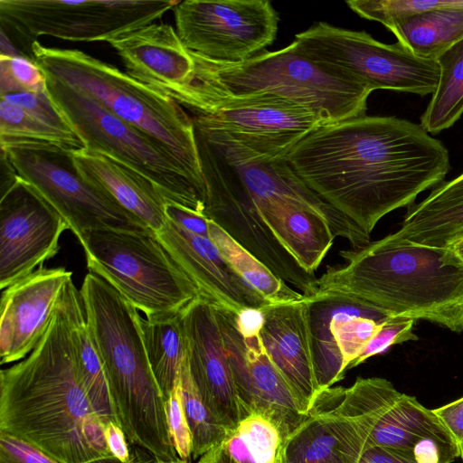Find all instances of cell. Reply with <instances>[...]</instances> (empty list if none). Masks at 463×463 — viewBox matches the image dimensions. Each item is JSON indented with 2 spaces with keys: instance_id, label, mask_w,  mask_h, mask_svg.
I'll return each instance as SVG.
<instances>
[{
  "instance_id": "39",
  "label": "cell",
  "mask_w": 463,
  "mask_h": 463,
  "mask_svg": "<svg viewBox=\"0 0 463 463\" xmlns=\"http://www.w3.org/2000/svg\"><path fill=\"white\" fill-rule=\"evenodd\" d=\"M432 411L449 434L458 458L463 460V397Z\"/></svg>"
},
{
  "instance_id": "8",
  "label": "cell",
  "mask_w": 463,
  "mask_h": 463,
  "mask_svg": "<svg viewBox=\"0 0 463 463\" xmlns=\"http://www.w3.org/2000/svg\"><path fill=\"white\" fill-rule=\"evenodd\" d=\"M47 77V91L86 149L128 166L153 183L167 202L203 214V198L168 151L84 92Z\"/></svg>"
},
{
  "instance_id": "16",
  "label": "cell",
  "mask_w": 463,
  "mask_h": 463,
  "mask_svg": "<svg viewBox=\"0 0 463 463\" xmlns=\"http://www.w3.org/2000/svg\"><path fill=\"white\" fill-rule=\"evenodd\" d=\"M64 218L19 175L0 197V288L30 275L59 251Z\"/></svg>"
},
{
  "instance_id": "40",
  "label": "cell",
  "mask_w": 463,
  "mask_h": 463,
  "mask_svg": "<svg viewBox=\"0 0 463 463\" xmlns=\"http://www.w3.org/2000/svg\"><path fill=\"white\" fill-rule=\"evenodd\" d=\"M165 214L168 220L184 230L209 238V219L203 214L169 202L165 205Z\"/></svg>"
},
{
  "instance_id": "46",
  "label": "cell",
  "mask_w": 463,
  "mask_h": 463,
  "mask_svg": "<svg viewBox=\"0 0 463 463\" xmlns=\"http://www.w3.org/2000/svg\"><path fill=\"white\" fill-rule=\"evenodd\" d=\"M150 463H191V462L183 460L180 458H177L173 460H165V459H161V458H153V460Z\"/></svg>"
},
{
  "instance_id": "10",
  "label": "cell",
  "mask_w": 463,
  "mask_h": 463,
  "mask_svg": "<svg viewBox=\"0 0 463 463\" xmlns=\"http://www.w3.org/2000/svg\"><path fill=\"white\" fill-rule=\"evenodd\" d=\"M176 0H0L2 31L20 43L32 59L40 35L72 42H109L153 24Z\"/></svg>"
},
{
  "instance_id": "34",
  "label": "cell",
  "mask_w": 463,
  "mask_h": 463,
  "mask_svg": "<svg viewBox=\"0 0 463 463\" xmlns=\"http://www.w3.org/2000/svg\"><path fill=\"white\" fill-rule=\"evenodd\" d=\"M46 90L47 77L33 60L23 55H0V96Z\"/></svg>"
},
{
  "instance_id": "36",
  "label": "cell",
  "mask_w": 463,
  "mask_h": 463,
  "mask_svg": "<svg viewBox=\"0 0 463 463\" xmlns=\"http://www.w3.org/2000/svg\"><path fill=\"white\" fill-rule=\"evenodd\" d=\"M415 321L402 317H390L362 354L348 365L347 370L359 365L373 355L387 351L393 345L417 341L419 337L413 332Z\"/></svg>"
},
{
  "instance_id": "31",
  "label": "cell",
  "mask_w": 463,
  "mask_h": 463,
  "mask_svg": "<svg viewBox=\"0 0 463 463\" xmlns=\"http://www.w3.org/2000/svg\"><path fill=\"white\" fill-rule=\"evenodd\" d=\"M279 429L259 414H250L231 431L222 446L237 463H280Z\"/></svg>"
},
{
  "instance_id": "32",
  "label": "cell",
  "mask_w": 463,
  "mask_h": 463,
  "mask_svg": "<svg viewBox=\"0 0 463 463\" xmlns=\"http://www.w3.org/2000/svg\"><path fill=\"white\" fill-rule=\"evenodd\" d=\"M179 384L192 435V458H200L220 446L227 438L229 431L215 419L203 402L192 378L186 354L179 373Z\"/></svg>"
},
{
  "instance_id": "9",
  "label": "cell",
  "mask_w": 463,
  "mask_h": 463,
  "mask_svg": "<svg viewBox=\"0 0 463 463\" xmlns=\"http://www.w3.org/2000/svg\"><path fill=\"white\" fill-rule=\"evenodd\" d=\"M299 53L333 74L371 92L392 90L432 94L439 79L436 60L420 57L401 43H383L364 31L319 22L297 33Z\"/></svg>"
},
{
  "instance_id": "6",
  "label": "cell",
  "mask_w": 463,
  "mask_h": 463,
  "mask_svg": "<svg viewBox=\"0 0 463 463\" xmlns=\"http://www.w3.org/2000/svg\"><path fill=\"white\" fill-rule=\"evenodd\" d=\"M191 82L233 97H272L318 114L326 124L365 116L371 91L299 53L292 42L239 62L216 61L191 51Z\"/></svg>"
},
{
  "instance_id": "13",
  "label": "cell",
  "mask_w": 463,
  "mask_h": 463,
  "mask_svg": "<svg viewBox=\"0 0 463 463\" xmlns=\"http://www.w3.org/2000/svg\"><path fill=\"white\" fill-rule=\"evenodd\" d=\"M382 380L358 377L348 388L319 392L282 441L280 463H358L376 418Z\"/></svg>"
},
{
  "instance_id": "37",
  "label": "cell",
  "mask_w": 463,
  "mask_h": 463,
  "mask_svg": "<svg viewBox=\"0 0 463 463\" xmlns=\"http://www.w3.org/2000/svg\"><path fill=\"white\" fill-rule=\"evenodd\" d=\"M165 411L175 452L178 458L190 462L192 458V435L183 406L179 377L174 390L165 400Z\"/></svg>"
},
{
  "instance_id": "12",
  "label": "cell",
  "mask_w": 463,
  "mask_h": 463,
  "mask_svg": "<svg viewBox=\"0 0 463 463\" xmlns=\"http://www.w3.org/2000/svg\"><path fill=\"white\" fill-rule=\"evenodd\" d=\"M170 99L194 114L195 125L285 156L324 119L314 111L272 97H233L190 82Z\"/></svg>"
},
{
  "instance_id": "26",
  "label": "cell",
  "mask_w": 463,
  "mask_h": 463,
  "mask_svg": "<svg viewBox=\"0 0 463 463\" xmlns=\"http://www.w3.org/2000/svg\"><path fill=\"white\" fill-rule=\"evenodd\" d=\"M71 342L80 383L95 412L106 425L117 421L101 359L90 332L80 291L72 279L66 286Z\"/></svg>"
},
{
  "instance_id": "24",
  "label": "cell",
  "mask_w": 463,
  "mask_h": 463,
  "mask_svg": "<svg viewBox=\"0 0 463 463\" xmlns=\"http://www.w3.org/2000/svg\"><path fill=\"white\" fill-rule=\"evenodd\" d=\"M260 213L298 265L315 275L335 237L327 219L318 211L286 198L271 201Z\"/></svg>"
},
{
  "instance_id": "44",
  "label": "cell",
  "mask_w": 463,
  "mask_h": 463,
  "mask_svg": "<svg viewBox=\"0 0 463 463\" xmlns=\"http://www.w3.org/2000/svg\"><path fill=\"white\" fill-rule=\"evenodd\" d=\"M197 463H237L223 449L222 444L202 456Z\"/></svg>"
},
{
  "instance_id": "29",
  "label": "cell",
  "mask_w": 463,
  "mask_h": 463,
  "mask_svg": "<svg viewBox=\"0 0 463 463\" xmlns=\"http://www.w3.org/2000/svg\"><path fill=\"white\" fill-rule=\"evenodd\" d=\"M439 68L438 85L420 117V127L439 134L453 126L463 114V40L436 59Z\"/></svg>"
},
{
  "instance_id": "30",
  "label": "cell",
  "mask_w": 463,
  "mask_h": 463,
  "mask_svg": "<svg viewBox=\"0 0 463 463\" xmlns=\"http://www.w3.org/2000/svg\"><path fill=\"white\" fill-rule=\"evenodd\" d=\"M307 301L309 302L314 372L321 392L341 381L345 373L343 357L330 327L341 298L326 297Z\"/></svg>"
},
{
  "instance_id": "23",
  "label": "cell",
  "mask_w": 463,
  "mask_h": 463,
  "mask_svg": "<svg viewBox=\"0 0 463 463\" xmlns=\"http://www.w3.org/2000/svg\"><path fill=\"white\" fill-rule=\"evenodd\" d=\"M463 234V173L407 207L400 228L383 239L445 249Z\"/></svg>"
},
{
  "instance_id": "1",
  "label": "cell",
  "mask_w": 463,
  "mask_h": 463,
  "mask_svg": "<svg viewBox=\"0 0 463 463\" xmlns=\"http://www.w3.org/2000/svg\"><path fill=\"white\" fill-rule=\"evenodd\" d=\"M285 159L311 191L368 236L383 216L444 182L450 168L446 146L420 125L366 115L318 127Z\"/></svg>"
},
{
  "instance_id": "19",
  "label": "cell",
  "mask_w": 463,
  "mask_h": 463,
  "mask_svg": "<svg viewBox=\"0 0 463 463\" xmlns=\"http://www.w3.org/2000/svg\"><path fill=\"white\" fill-rule=\"evenodd\" d=\"M156 234L200 296L235 315L244 307L272 305L235 272L210 238L192 233L168 219Z\"/></svg>"
},
{
  "instance_id": "47",
  "label": "cell",
  "mask_w": 463,
  "mask_h": 463,
  "mask_svg": "<svg viewBox=\"0 0 463 463\" xmlns=\"http://www.w3.org/2000/svg\"><path fill=\"white\" fill-rule=\"evenodd\" d=\"M92 463H120L119 461H118L116 458H114L113 457H110V458H102V459H99V460H97V461H94Z\"/></svg>"
},
{
  "instance_id": "25",
  "label": "cell",
  "mask_w": 463,
  "mask_h": 463,
  "mask_svg": "<svg viewBox=\"0 0 463 463\" xmlns=\"http://www.w3.org/2000/svg\"><path fill=\"white\" fill-rule=\"evenodd\" d=\"M398 43L412 53L430 60L463 40V0L396 20L386 26Z\"/></svg>"
},
{
  "instance_id": "35",
  "label": "cell",
  "mask_w": 463,
  "mask_h": 463,
  "mask_svg": "<svg viewBox=\"0 0 463 463\" xmlns=\"http://www.w3.org/2000/svg\"><path fill=\"white\" fill-rule=\"evenodd\" d=\"M1 99L18 106L39 121L56 130L67 135L78 136L47 90L39 93L14 92L1 96Z\"/></svg>"
},
{
  "instance_id": "43",
  "label": "cell",
  "mask_w": 463,
  "mask_h": 463,
  "mask_svg": "<svg viewBox=\"0 0 463 463\" xmlns=\"http://www.w3.org/2000/svg\"><path fill=\"white\" fill-rule=\"evenodd\" d=\"M358 463H418L411 455L383 446H372L365 449Z\"/></svg>"
},
{
  "instance_id": "28",
  "label": "cell",
  "mask_w": 463,
  "mask_h": 463,
  "mask_svg": "<svg viewBox=\"0 0 463 463\" xmlns=\"http://www.w3.org/2000/svg\"><path fill=\"white\" fill-rule=\"evenodd\" d=\"M209 238L235 272L272 305L301 301L304 295L274 274L264 263L209 220Z\"/></svg>"
},
{
  "instance_id": "4",
  "label": "cell",
  "mask_w": 463,
  "mask_h": 463,
  "mask_svg": "<svg viewBox=\"0 0 463 463\" xmlns=\"http://www.w3.org/2000/svg\"><path fill=\"white\" fill-rule=\"evenodd\" d=\"M80 291L103 365L112 410L128 441L153 458H177L165 400L150 368L137 309L93 272L85 276Z\"/></svg>"
},
{
  "instance_id": "11",
  "label": "cell",
  "mask_w": 463,
  "mask_h": 463,
  "mask_svg": "<svg viewBox=\"0 0 463 463\" xmlns=\"http://www.w3.org/2000/svg\"><path fill=\"white\" fill-rule=\"evenodd\" d=\"M17 175L67 222L78 240L96 230L153 232L79 173L72 150L47 143H0Z\"/></svg>"
},
{
  "instance_id": "45",
  "label": "cell",
  "mask_w": 463,
  "mask_h": 463,
  "mask_svg": "<svg viewBox=\"0 0 463 463\" xmlns=\"http://www.w3.org/2000/svg\"><path fill=\"white\" fill-rule=\"evenodd\" d=\"M456 261L463 266V234L445 248Z\"/></svg>"
},
{
  "instance_id": "21",
  "label": "cell",
  "mask_w": 463,
  "mask_h": 463,
  "mask_svg": "<svg viewBox=\"0 0 463 463\" xmlns=\"http://www.w3.org/2000/svg\"><path fill=\"white\" fill-rule=\"evenodd\" d=\"M264 326L260 336L272 364L308 412L319 389L317 383L309 322L305 299L262 307Z\"/></svg>"
},
{
  "instance_id": "41",
  "label": "cell",
  "mask_w": 463,
  "mask_h": 463,
  "mask_svg": "<svg viewBox=\"0 0 463 463\" xmlns=\"http://www.w3.org/2000/svg\"><path fill=\"white\" fill-rule=\"evenodd\" d=\"M105 438L109 451L114 458L120 463H130L133 460L126 433L117 421H109L105 425Z\"/></svg>"
},
{
  "instance_id": "2",
  "label": "cell",
  "mask_w": 463,
  "mask_h": 463,
  "mask_svg": "<svg viewBox=\"0 0 463 463\" xmlns=\"http://www.w3.org/2000/svg\"><path fill=\"white\" fill-rule=\"evenodd\" d=\"M66 286L34 349L0 372V431L59 463H92L112 456L78 375Z\"/></svg>"
},
{
  "instance_id": "33",
  "label": "cell",
  "mask_w": 463,
  "mask_h": 463,
  "mask_svg": "<svg viewBox=\"0 0 463 463\" xmlns=\"http://www.w3.org/2000/svg\"><path fill=\"white\" fill-rule=\"evenodd\" d=\"M31 141L47 143L71 149L85 148L79 136L56 130L39 121L23 109L0 100V143Z\"/></svg>"
},
{
  "instance_id": "7",
  "label": "cell",
  "mask_w": 463,
  "mask_h": 463,
  "mask_svg": "<svg viewBox=\"0 0 463 463\" xmlns=\"http://www.w3.org/2000/svg\"><path fill=\"white\" fill-rule=\"evenodd\" d=\"M79 241L90 272L146 317L180 312L200 296L154 232L96 230Z\"/></svg>"
},
{
  "instance_id": "42",
  "label": "cell",
  "mask_w": 463,
  "mask_h": 463,
  "mask_svg": "<svg viewBox=\"0 0 463 463\" xmlns=\"http://www.w3.org/2000/svg\"><path fill=\"white\" fill-rule=\"evenodd\" d=\"M236 326L243 338L260 335L264 326L265 315L262 308L244 307L235 315Z\"/></svg>"
},
{
  "instance_id": "14",
  "label": "cell",
  "mask_w": 463,
  "mask_h": 463,
  "mask_svg": "<svg viewBox=\"0 0 463 463\" xmlns=\"http://www.w3.org/2000/svg\"><path fill=\"white\" fill-rule=\"evenodd\" d=\"M186 48L216 61H247L276 39L279 14L268 0H184L174 8Z\"/></svg>"
},
{
  "instance_id": "5",
  "label": "cell",
  "mask_w": 463,
  "mask_h": 463,
  "mask_svg": "<svg viewBox=\"0 0 463 463\" xmlns=\"http://www.w3.org/2000/svg\"><path fill=\"white\" fill-rule=\"evenodd\" d=\"M32 59L46 76L79 90L161 144L203 194L194 119L175 100L81 51L35 41Z\"/></svg>"
},
{
  "instance_id": "18",
  "label": "cell",
  "mask_w": 463,
  "mask_h": 463,
  "mask_svg": "<svg viewBox=\"0 0 463 463\" xmlns=\"http://www.w3.org/2000/svg\"><path fill=\"white\" fill-rule=\"evenodd\" d=\"M72 273L64 268L37 269L2 292L0 363L23 360L37 345L54 315Z\"/></svg>"
},
{
  "instance_id": "20",
  "label": "cell",
  "mask_w": 463,
  "mask_h": 463,
  "mask_svg": "<svg viewBox=\"0 0 463 463\" xmlns=\"http://www.w3.org/2000/svg\"><path fill=\"white\" fill-rule=\"evenodd\" d=\"M108 43L129 76L169 98L194 78L191 51L169 24L153 23Z\"/></svg>"
},
{
  "instance_id": "22",
  "label": "cell",
  "mask_w": 463,
  "mask_h": 463,
  "mask_svg": "<svg viewBox=\"0 0 463 463\" xmlns=\"http://www.w3.org/2000/svg\"><path fill=\"white\" fill-rule=\"evenodd\" d=\"M80 175L157 232L166 222V199L148 179L118 161L86 148L72 150Z\"/></svg>"
},
{
  "instance_id": "27",
  "label": "cell",
  "mask_w": 463,
  "mask_h": 463,
  "mask_svg": "<svg viewBox=\"0 0 463 463\" xmlns=\"http://www.w3.org/2000/svg\"><path fill=\"white\" fill-rule=\"evenodd\" d=\"M140 327L150 368L166 400L186 354L182 311L141 317Z\"/></svg>"
},
{
  "instance_id": "48",
  "label": "cell",
  "mask_w": 463,
  "mask_h": 463,
  "mask_svg": "<svg viewBox=\"0 0 463 463\" xmlns=\"http://www.w3.org/2000/svg\"><path fill=\"white\" fill-rule=\"evenodd\" d=\"M130 463H134V459Z\"/></svg>"
},
{
  "instance_id": "3",
  "label": "cell",
  "mask_w": 463,
  "mask_h": 463,
  "mask_svg": "<svg viewBox=\"0 0 463 463\" xmlns=\"http://www.w3.org/2000/svg\"><path fill=\"white\" fill-rule=\"evenodd\" d=\"M342 266L328 267L305 297L359 299L389 317L422 319L463 332V266L446 249L383 239L344 250Z\"/></svg>"
},
{
  "instance_id": "38",
  "label": "cell",
  "mask_w": 463,
  "mask_h": 463,
  "mask_svg": "<svg viewBox=\"0 0 463 463\" xmlns=\"http://www.w3.org/2000/svg\"><path fill=\"white\" fill-rule=\"evenodd\" d=\"M0 463H59L37 448L0 431Z\"/></svg>"
},
{
  "instance_id": "15",
  "label": "cell",
  "mask_w": 463,
  "mask_h": 463,
  "mask_svg": "<svg viewBox=\"0 0 463 463\" xmlns=\"http://www.w3.org/2000/svg\"><path fill=\"white\" fill-rule=\"evenodd\" d=\"M216 308L243 419L263 416L279 429L283 441L308 412L270 361L260 336L243 338L235 314L217 305Z\"/></svg>"
},
{
  "instance_id": "17",
  "label": "cell",
  "mask_w": 463,
  "mask_h": 463,
  "mask_svg": "<svg viewBox=\"0 0 463 463\" xmlns=\"http://www.w3.org/2000/svg\"><path fill=\"white\" fill-rule=\"evenodd\" d=\"M192 378L215 419L229 431L243 414L224 350L216 305L198 296L182 310Z\"/></svg>"
}]
</instances>
